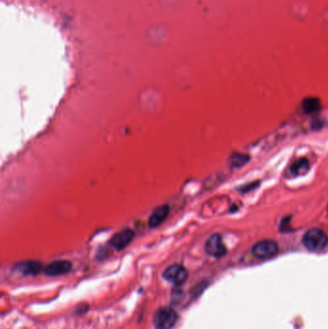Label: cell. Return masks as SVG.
Returning a JSON list of instances; mask_svg holds the SVG:
<instances>
[{
	"mask_svg": "<svg viewBox=\"0 0 328 329\" xmlns=\"http://www.w3.org/2000/svg\"><path fill=\"white\" fill-rule=\"evenodd\" d=\"M304 247L310 251H321L328 245V234L319 228L308 230L302 239Z\"/></svg>",
	"mask_w": 328,
	"mask_h": 329,
	"instance_id": "6da1fadb",
	"label": "cell"
},
{
	"mask_svg": "<svg viewBox=\"0 0 328 329\" xmlns=\"http://www.w3.org/2000/svg\"><path fill=\"white\" fill-rule=\"evenodd\" d=\"M178 316L174 309L171 307H162L156 311L153 318V324L156 329H172L177 323Z\"/></svg>",
	"mask_w": 328,
	"mask_h": 329,
	"instance_id": "7a4b0ae2",
	"label": "cell"
},
{
	"mask_svg": "<svg viewBox=\"0 0 328 329\" xmlns=\"http://www.w3.org/2000/svg\"><path fill=\"white\" fill-rule=\"evenodd\" d=\"M278 253V245L271 240H264L255 244L252 254L258 259H269Z\"/></svg>",
	"mask_w": 328,
	"mask_h": 329,
	"instance_id": "3957f363",
	"label": "cell"
},
{
	"mask_svg": "<svg viewBox=\"0 0 328 329\" xmlns=\"http://www.w3.org/2000/svg\"><path fill=\"white\" fill-rule=\"evenodd\" d=\"M163 277L174 285L183 284L188 278V270L185 266L179 264H174L165 269Z\"/></svg>",
	"mask_w": 328,
	"mask_h": 329,
	"instance_id": "277c9868",
	"label": "cell"
},
{
	"mask_svg": "<svg viewBox=\"0 0 328 329\" xmlns=\"http://www.w3.org/2000/svg\"><path fill=\"white\" fill-rule=\"evenodd\" d=\"M205 251L207 254H209L210 256L216 257V258H219L222 257L226 254V247L224 246L222 239L220 237V235L219 234H214L212 235L206 242L205 244Z\"/></svg>",
	"mask_w": 328,
	"mask_h": 329,
	"instance_id": "5b68a950",
	"label": "cell"
},
{
	"mask_svg": "<svg viewBox=\"0 0 328 329\" xmlns=\"http://www.w3.org/2000/svg\"><path fill=\"white\" fill-rule=\"evenodd\" d=\"M134 236H135L134 231L130 228H126L116 234L111 239L110 245L117 251H123L131 243Z\"/></svg>",
	"mask_w": 328,
	"mask_h": 329,
	"instance_id": "8992f818",
	"label": "cell"
},
{
	"mask_svg": "<svg viewBox=\"0 0 328 329\" xmlns=\"http://www.w3.org/2000/svg\"><path fill=\"white\" fill-rule=\"evenodd\" d=\"M72 265L67 260H58L48 264L45 267V273L48 276H59L67 273L71 269Z\"/></svg>",
	"mask_w": 328,
	"mask_h": 329,
	"instance_id": "52a82bcc",
	"label": "cell"
},
{
	"mask_svg": "<svg viewBox=\"0 0 328 329\" xmlns=\"http://www.w3.org/2000/svg\"><path fill=\"white\" fill-rule=\"evenodd\" d=\"M170 214V206L168 204L161 205L157 207L148 219V226L150 228H155L165 221Z\"/></svg>",
	"mask_w": 328,
	"mask_h": 329,
	"instance_id": "ba28073f",
	"label": "cell"
},
{
	"mask_svg": "<svg viewBox=\"0 0 328 329\" xmlns=\"http://www.w3.org/2000/svg\"><path fill=\"white\" fill-rule=\"evenodd\" d=\"M42 264L36 261H27L17 264L16 269L25 275H36L42 270Z\"/></svg>",
	"mask_w": 328,
	"mask_h": 329,
	"instance_id": "9c48e42d",
	"label": "cell"
},
{
	"mask_svg": "<svg viewBox=\"0 0 328 329\" xmlns=\"http://www.w3.org/2000/svg\"><path fill=\"white\" fill-rule=\"evenodd\" d=\"M310 168V162L306 158H300L294 162L290 168V172L293 175H298L301 173H305Z\"/></svg>",
	"mask_w": 328,
	"mask_h": 329,
	"instance_id": "30bf717a",
	"label": "cell"
},
{
	"mask_svg": "<svg viewBox=\"0 0 328 329\" xmlns=\"http://www.w3.org/2000/svg\"><path fill=\"white\" fill-rule=\"evenodd\" d=\"M321 100L317 97H307L302 101V109L306 114L316 113L321 109Z\"/></svg>",
	"mask_w": 328,
	"mask_h": 329,
	"instance_id": "8fae6325",
	"label": "cell"
},
{
	"mask_svg": "<svg viewBox=\"0 0 328 329\" xmlns=\"http://www.w3.org/2000/svg\"><path fill=\"white\" fill-rule=\"evenodd\" d=\"M249 160H250V158H249L248 155H244V154H241V153H236V154L232 155L231 158H230L231 165L233 167H236V168L244 166L245 164H247L249 162Z\"/></svg>",
	"mask_w": 328,
	"mask_h": 329,
	"instance_id": "7c38bea8",
	"label": "cell"
}]
</instances>
